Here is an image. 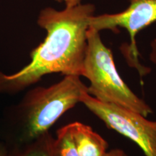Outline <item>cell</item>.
Segmentation results:
<instances>
[{"instance_id": "obj_8", "label": "cell", "mask_w": 156, "mask_h": 156, "mask_svg": "<svg viewBox=\"0 0 156 156\" xmlns=\"http://www.w3.org/2000/svg\"><path fill=\"white\" fill-rule=\"evenodd\" d=\"M54 156H80L74 142L69 124L56 132L53 142Z\"/></svg>"}, {"instance_id": "obj_12", "label": "cell", "mask_w": 156, "mask_h": 156, "mask_svg": "<svg viewBox=\"0 0 156 156\" xmlns=\"http://www.w3.org/2000/svg\"><path fill=\"white\" fill-rule=\"evenodd\" d=\"M7 153V147L2 142H0V156H5Z\"/></svg>"}, {"instance_id": "obj_7", "label": "cell", "mask_w": 156, "mask_h": 156, "mask_svg": "<svg viewBox=\"0 0 156 156\" xmlns=\"http://www.w3.org/2000/svg\"><path fill=\"white\" fill-rule=\"evenodd\" d=\"M54 140L53 136L47 132L28 143L11 147L6 146L5 156H54Z\"/></svg>"}, {"instance_id": "obj_6", "label": "cell", "mask_w": 156, "mask_h": 156, "mask_svg": "<svg viewBox=\"0 0 156 156\" xmlns=\"http://www.w3.org/2000/svg\"><path fill=\"white\" fill-rule=\"evenodd\" d=\"M69 126L80 156H106L108 142L90 126L78 122L70 123Z\"/></svg>"}, {"instance_id": "obj_4", "label": "cell", "mask_w": 156, "mask_h": 156, "mask_svg": "<svg viewBox=\"0 0 156 156\" xmlns=\"http://www.w3.org/2000/svg\"><path fill=\"white\" fill-rule=\"evenodd\" d=\"M129 5L124 10L113 14L93 15L89 27L98 31L109 30L117 33L124 28L129 35L130 43L122 45L121 51L129 66L137 70L141 77L151 73V68L145 67L139 60L136 36L141 31L156 22V0H129Z\"/></svg>"}, {"instance_id": "obj_13", "label": "cell", "mask_w": 156, "mask_h": 156, "mask_svg": "<svg viewBox=\"0 0 156 156\" xmlns=\"http://www.w3.org/2000/svg\"><path fill=\"white\" fill-rule=\"evenodd\" d=\"M54 2H58V3H62V2H64V1L65 0H54Z\"/></svg>"}, {"instance_id": "obj_5", "label": "cell", "mask_w": 156, "mask_h": 156, "mask_svg": "<svg viewBox=\"0 0 156 156\" xmlns=\"http://www.w3.org/2000/svg\"><path fill=\"white\" fill-rule=\"evenodd\" d=\"M80 103L108 128L136 143L145 156H156V122L125 107L98 100L87 92L83 95Z\"/></svg>"}, {"instance_id": "obj_3", "label": "cell", "mask_w": 156, "mask_h": 156, "mask_svg": "<svg viewBox=\"0 0 156 156\" xmlns=\"http://www.w3.org/2000/svg\"><path fill=\"white\" fill-rule=\"evenodd\" d=\"M83 77L90 81L87 93L103 102L114 103L145 117L153 109L124 83L117 71L113 53L103 44L100 32L89 27Z\"/></svg>"}, {"instance_id": "obj_2", "label": "cell", "mask_w": 156, "mask_h": 156, "mask_svg": "<svg viewBox=\"0 0 156 156\" xmlns=\"http://www.w3.org/2000/svg\"><path fill=\"white\" fill-rule=\"evenodd\" d=\"M86 92L87 86L77 75H64L51 86L30 90L5 112L0 123L2 142L7 147L22 145L49 132L62 115L80 103Z\"/></svg>"}, {"instance_id": "obj_9", "label": "cell", "mask_w": 156, "mask_h": 156, "mask_svg": "<svg viewBox=\"0 0 156 156\" xmlns=\"http://www.w3.org/2000/svg\"><path fill=\"white\" fill-rule=\"evenodd\" d=\"M150 60L156 65V38H154L151 43Z\"/></svg>"}, {"instance_id": "obj_10", "label": "cell", "mask_w": 156, "mask_h": 156, "mask_svg": "<svg viewBox=\"0 0 156 156\" xmlns=\"http://www.w3.org/2000/svg\"><path fill=\"white\" fill-rule=\"evenodd\" d=\"M106 156H129L125 152L121 149H113L107 152Z\"/></svg>"}, {"instance_id": "obj_11", "label": "cell", "mask_w": 156, "mask_h": 156, "mask_svg": "<svg viewBox=\"0 0 156 156\" xmlns=\"http://www.w3.org/2000/svg\"><path fill=\"white\" fill-rule=\"evenodd\" d=\"M64 3H65L66 7H71L81 4L82 0H65Z\"/></svg>"}, {"instance_id": "obj_1", "label": "cell", "mask_w": 156, "mask_h": 156, "mask_svg": "<svg viewBox=\"0 0 156 156\" xmlns=\"http://www.w3.org/2000/svg\"><path fill=\"white\" fill-rule=\"evenodd\" d=\"M95 11L90 3L62 10L43 9L37 23L46 30V38L31 51L30 63L23 69L12 75L0 71V95L20 92L49 74L83 76L87 33Z\"/></svg>"}]
</instances>
